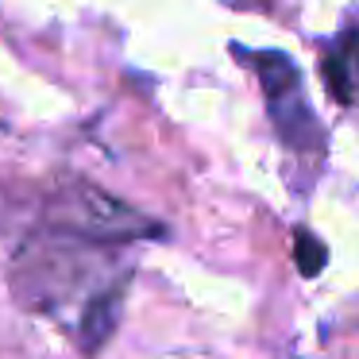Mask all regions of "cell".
I'll list each match as a JSON object with an SVG mask.
<instances>
[{"label": "cell", "mask_w": 359, "mask_h": 359, "mask_svg": "<svg viewBox=\"0 0 359 359\" xmlns=\"http://www.w3.org/2000/svg\"><path fill=\"white\" fill-rule=\"evenodd\" d=\"M47 220L55 232L74 236V240H97V243H116V240H140V236H163L155 220L135 212L132 205L109 197L104 189L74 182L50 201Z\"/></svg>", "instance_id": "obj_1"}, {"label": "cell", "mask_w": 359, "mask_h": 359, "mask_svg": "<svg viewBox=\"0 0 359 359\" xmlns=\"http://www.w3.org/2000/svg\"><path fill=\"white\" fill-rule=\"evenodd\" d=\"M120 309H124L120 286L97 290V294L86 302L81 320H78V344H81L86 355H97V351L112 340V332H116V325H120Z\"/></svg>", "instance_id": "obj_2"}, {"label": "cell", "mask_w": 359, "mask_h": 359, "mask_svg": "<svg viewBox=\"0 0 359 359\" xmlns=\"http://www.w3.org/2000/svg\"><path fill=\"white\" fill-rule=\"evenodd\" d=\"M328 93L340 104H355L359 101V39H344L336 50H328L325 62H320Z\"/></svg>", "instance_id": "obj_3"}, {"label": "cell", "mask_w": 359, "mask_h": 359, "mask_svg": "<svg viewBox=\"0 0 359 359\" xmlns=\"http://www.w3.org/2000/svg\"><path fill=\"white\" fill-rule=\"evenodd\" d=\"M251 66H255L259 81H263L266 104L302 93V74H297V66L290 62V55H282V50H259Z\"/></svg>", "instance_id": "obj_4"}, {"label": "cell", "mask_w": 359, "mask_h": 359, "mask_svg": "<svg viewBox=\"0 0 359 359\" xmlns=\"http://www.w3.org/2000/svg\"><path fill=\"white\" fill-rule=\"evenodd\" d=\"M294 263H297V271H302L305 278H317V274L325 271V263H328V248L313 232H297L294 236Z\"/></svg>", "instance_id": "obj_5"}]
</instances>
